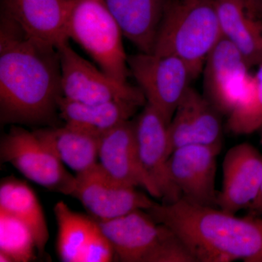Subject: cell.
<instances>
[{"label":"cell","mask_w":262,"mask_h":262,"mask_svg":"<svg viewBox=\"0 0 262 262\" xmlns=\"http://www.w3.org/2000/svg\"><path fill=\"white\" fill-rule=\"evenodd\" d=\"M61 96L57 48L31 37L11 17L1 11V122L51 123L58 115Z\"/></svg>","instance_id":"cell-1"},{"label":"cell","mask_w":262,"mask_h":262,"mask_svg":"<svg viewBox=\"0 0 262 262\" xmlns=\"http://www.w3.org/2000/svg\"><path fill=\"white\" fill-rule=\"evenodd\" d=\"M146 211L178 236L196 262H262V219L258 215L239 217L183 198L173 203L155 202Z\"/></svg>","instance_id":"cell-2"},{"label":"cell","mask_w":262,"mask_h":262,"mask_svg":"<svg viewBox=\"0 0 262 262\" xmlns=\"http://www.w3.org/2000/svg\"><path fill=\"white\" fill-rule=\"evenodd\" d=\"M222 37L214 0H170L151 53L180 58L196 78Z\"/></svg>","instance_id":"cell-3"},{"label":"cell","mask_w":262,"mask_h":262,"mask_svg":"<svg viewBox=\"0 0 262 262\" xmlns=\"http://www.w3.org/2000/svg\"><path fill=\"white\" fill-rule=\"evenodd\" d=\"M96 220L120 261L196 262L178 236L145 210L113 220Z\"/></svg>","instance_id":"cell-4"},{"label":"cell","mask_w":262,"mask_h":262,"mask_svg":"<svg viewBox=\"0 0 262 262\" xmlns=\"http://www.w3.org/2000/svg\"><path fill=\"white\" fill-rule=\"evenodd\" d=\"M66 34L80 45L110 77L129 83L122 32L103 0H72Z\"/></svg>","instance_id":"cell-5"},{"label":"cell","mask_w":262,"mask_h":262,"mask_svg":"<svg viewBox=\"0 0 262 262\" xmlns=\"http://www.w3.org/2000/svg\"><path fill=\"white\" fill-rule=\"evenodd\" d=\"M127 63L146 103L170 123L181 99L195 79L189 66L176 56L142 52L129 55Z\"/></svg>","instance_id":"cell-6"},{"label":"cell","mask_w":262,"mask_h":262,"mask_svg":"<svg viewBox=\"0 0 262 262\" xmlns=\"http://www.w3.org/2000/svg\"><path fill=\"white\" fill-rule=\"evenodd\" d=\"M61 65L62 96L84 103L130 101L144 106L145 96L139 87L119 82L76 53L69 40L57 47Z\"/></svg>","instance_id":"cell-7"},{"label":"cell","mask_w":262,"mask_h":262,"mask_svg":"<svg viewBox=\"0 0 262 262\" xmlns=\"http://www.w3.org/2000/svg\"><path fill=\"white\" fill-rule=\"evenodd\" d=\"M0 157L26 178L42 187L70 196L75 177L37 137L20 127H12L2 138Z\"/></svg>","instance_id":"cell-8"},{"label":"cell","mask_w":262,"mask_h":262,"mask_svg":"<svg viewBox=\"0 0 262 262\" xmlns=\"http://www.w3.org/2000/svg\"><path fill=\"white\" fill-rule=\"evenodd\" d=\"M134 121L136 148L141 168L155 192L163 203H173L182 194L170 180L168 159L170 149L168 125L161 114L146 103Z\"/></svg>","instance_id":"cell-9"},{"label":"cell","mask_w":262,"mask_h":262,"mask_svg":"<svg viewBox=\"0 0 262 262\" xmlns=\"http://www.w3.org/2000/svg\"><path fill=\"white\" fill-rule=\"evenodd\" d=\"M70 196L82 203L95 220H108L136 210H147L155 202L149 196L112 178L99 163L75 176Z\"/></svg>","instance_id":"cell-10"},{"label":"cell","mask_w":262,"mask_h":262,"mask_svg":"<svg viewBox=\"0 0 262 262\" xmlns=\"http://www.w3.org/2000/svg\"><path fill=\"white\" fill-rule=\"evenodd\" d=\"M220 146L189 144L174 150L168 159L170 180L192 204L217 208L216 158Z\"/></svg>","instance_id":"cell-11"},{"label":"cell","mask_w":262,"mask_h":262,"mask_svg":"<svg viewBox=\"0 0 262 262\" xmlns=\"http://www.w3.org/2000/svg\"><path fill=\"white\" fill-rule=\"evenodd\" d=\"M247 62L238 50L222 37L208 55L203 67L205 97L222 115L236 107L251 77Z\"/></svg>","instance_id":"cell-12"},{"label":"cell","mask_w":262,"mask_h":262,"mask_svg":"<svg viewBox=\"0 0 262 262\" xmlns=\"http://www.w3.org/2000/svg\"><path fill=\"white\" fill-rule=\"evenodd\" d=\"M222 116L204 95L189 87L168 125L170 153L189 144L222 147Z\"/></svg>","instance_id":"cell-13"},{"label":"cell","mask_w":262,"mask_h":262,"mask_svg":"<svg viewBox=\"0 0 262 262\" xmlns=\"http://www.w3.org/2000/svg\"><path fill=\"white\" fill-rule=\"evenodd\" d=\"M223 182L218 192L217 208L236 214L256 199L262 179V155L245 142L230 148L222 164Z\"/></svg>","instance_id":"cell-14"},{"label":"cell","mask_w":262,"mask_h":262,"mask_svg":"<svg viewBox=\"0 0 262 262\" xmlns=\"http://www.w3.org/2000/svg\"><path fill=\"white\" fill-rule=\"evenodd\" d=\"M72 0H2L1 11L11 17L31 37L58 47L66 34Z\"/></svg>","instance_id":"cell-15"},{"label":"cell","mask_w":262,"mask_h":262,"mask_svg":"<svg viewBox=\"0 0 262 262\" xmlns=\"http://www.w3.org/2000/svg\"><path fill=\"white\" fill-rule=\"evenodd\" d=\"M98 163L115 180L130 187L144 188L155 198L139 162L134 121L123 122L100 137Z\"/></svg>","instance_id":"cell-16"},{"label":"cell","mask_w":262,"mask_h":262,"mask_svg":"<svg viewBox=\"0 0 262 262\" xmlns=\"http://www.w3.org/2000/svg\"><path fill=\"white\" fill-rule=\"evenodd\" d=\"M124 37L142 53H151L170 0H103Z\"/></svg>","instance_id":"cell-17"},{"label":"cell","mask_w":262,"mask_h":262,"mask_svg":"<svg viewBox=\"0 0 262 262\" xmlns=\"http://www.w3.org/2000/svg\"><path fill=\"white\" fill-rule=\"evenodd\" d=\"M140 105L116 100L106 102L84 103L61 96L58 100V116L67 125L101 137L120 124L130 120Z\"/></svg>","instance_id":"cell-18"},{"label":"cell","mask_w":262,"mask_h":262,"mask_svg":"<svg viewBox=\"0 0 262 262\" xmlns=\"http://www.w3.org/2000/svg\"><path fill=\"white\" fill-rule=\"evenodd\" d=\"M222 37L237 48L250 67L262 63V20L248 14L244 0H214Z\"/></svg>","instance_id":"cell-19"},{"label":"cell","mask_w":262,"mask_h":262,"mask_svg":"<svg viewBox=\"0 0 262 262\" xmlns=\"http://www.w3.org/2000/svg\"><path fill=\"white\" fill-rule=\"evenodd\" d=\"M63 165L76 173H82L98 163L100 137L65 124L33 131Z\"/></svg>","instance_id":"cell-20"},{"label":"cell","mask_w":262,"mask_h":262,"mask_svg":"<svg viewBox=\"0 0 262 262\" xmlns=\"http://www.w3.org/2000/svg\"><path fill=\"white\" fill-rule=\"evenodd\" d=\"M0 211L13 215L30 229L37 251L42 254L49 239V231L42 206L30 187L17 179L3 181L0 185Z\"/></svg>","instance_id":"cell-21"},{"label":"cell","mask_w":262,"mask_h":262,"mask_svg":"<svg viewBox=\"0 0 262 262\" xmlns=\"http://www.w3.org/2000/svg\"><path fill=\"white\" fill-rule=\"evenodd\" d=\"M54 212L58 225L56 248L60 259L64 262H80L96 220L72 211L62 201L57 203Z\"/></svg>","instance_id":"cell-22"},{"label":"cell","mask_w":262,"mask_h":262,"mask_svg":"<svg viewBox=\"0 0 262 262\" xmlns=\"http://www.w3.org/2000/svg\"><path fill=\"white\" fill-rule=\"evenodd\" d=\"M262 127V63L251 75L238 104L228 116L227 128L234 135H246Z\"/></svg>","instance_id":"cell-23"},{"label":"cell","mask_w":262,"mask_h":262,"mask_svg":"<svg viewBox=\"0 0 262 262\" xmlns=\"http://www.w3.org/2000/svg\"><path fill=\"white\" fill-rule=\"evenodd\" d=\"M37 249L32 231L13 215L0 211V252L13 262H28L35 258Z\"/></svg>","instance_id":"cell-24"},{"label":"cell","mask_w":262,"mask_h":262,"mask_svg":"<svg viewBox=\"0 0 262 262\" xmlns=\"http://www.w3.org/2000/svg\"><path fill=\"white\" fill-rule=\"evenodd\" d=\"M115 256L113 245L96 220V225L84 246L80 262H110L113 261Z\"/></svg>","instance_id":"cell-25"},{"label":"cell","mask_w":262,"mask_h":262,"mask_svg":"<svg viewBox=\"0 0 262 262\" xmlns=\"http://www.w3.org/2000/svg\"><path fill=\"white\" fill-rule=\"evenodd\" d=\"M244 3L248 14L262 20V0H244Z\"/></svg>","instance_id":"cell-26"},{"label":"cell","mask_w":262,"mask_h":262,"mask_svg":"<svg viewBox=\"0 0 262 262\" xmlns=\"http://www.w3.org/2000/svg\"><path fill=\"white\" fill-rule=\"evenodd\" d=\"M251 215H259L262 214V179L259 192L255 201L248 207Z\"/></svg>","instance_id":"cell-27"},{"label":"cell","mask_w":262,"mask_h":262,"mask_svg":"<svg viewBox=\"0 0 262 262\" xmlns=\"http://www.w3.org/2000/svg\"><path fill=\"white\" fill-rule=\"evenodd\" d=\"M260 141H261V144H262V127L260 129Z\"/></svg>","instance_id":"cell-28"}]
</instances>
